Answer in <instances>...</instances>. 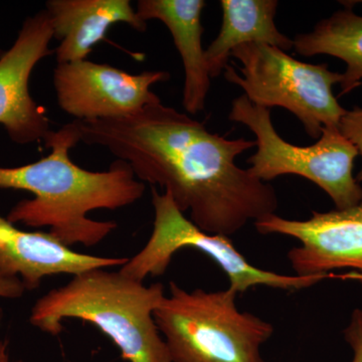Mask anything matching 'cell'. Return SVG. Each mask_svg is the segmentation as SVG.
I'll use <instances>...</instances> for the list:
<instances>
[{
    "label": "cell",
    "mask_w": 362,
    "mask_h": 362,
    "mask_svg": "<svg viewBox=\"0 0 362 362\" xmlns=\"http://www.w3.org/2000/svg\"><path fill=\"white\" fill-rule=\"evenodd\" d=\"M77 121L81 142L127 162L137 180L160 185L204 232L228 237L276 213L270 183L235 159L256 142L228 139L160 101L130 116Z\"/></svg>",
    "instance_id": "obj_1"
},
{
    "label": "cell",
    "mask_w": 362,
    "mask_h": 362,
    "mask_svg": "<svg viewBox=\"0 0 362 362\" xmlns=\"http://www.w3.org/2000/svg\"><path fill=\"white\" fill-rule=\"evenodd\" d=\"M44 142L51 153L40 160L20 168H0V188L33 194V199L18 202L6 220L30 228L47 226L52 237L69 247L96 246L118 225L90 220L88 214L135 204L144 194L145 183L120 159L107 171L86 170L74 163L69 152L81 142L76 120L51 131Z\"/></svg>",
    "instance_id": "obj_2"
},
{
    "label": "cell",
    "mask_w": 362,
    "mask_h": 362,
    "mask_svg": "<svg viewBox=\"0 0 362 362\" xmlns=\"http://www.w3.org/2000/svg\"><path fill=\"white\" fill-rule=\"evenodd\" d=\"M165 297L161 283H144L120 271L94 269L73 276L33 305L30 322L52 337L63 331V321L80 319L99 328L128 362H173L157 327L154 311Z\"/></svg>",
    "instance_id": "obj_3"
},
{
    "label": "cell",
    "mask_w": 362,
    "mask_h": 362,
    "mask_svg": "<svg viewBox=\"0 0 362 362\" xmlns=\"http://www.w3.org/2000/svg\"><path fill=\"white\" fill-rule=\"evenodd\" d=\"M238 295L230 288L189 292L170 282L154 319L173 362H265L261 349L274 326L240 311Z\"/></svg>",
    "instance_id": "obj_4"
},
{
    "label": "cell",
    "mask_w": 362,
    "mask_h": 362,
    "mask_svg": "<svg viewBox=\"0 0 362 362\" xmlns=\"http://www.w3.org/2000/svg\"><path fill=\"white\" fill-rule=\"evenodd\" d=\"M232 57L239 59L242 75L228 64L226 80L242 88L255 105L291 112L313 139H319L325 127H338L346 113L332 90L342 82V74L330 71L327 64L304 63L278 47L257 42L235 47Z\"/></svg>",
    "instance_id": "obj_5"
},
{
    "label": "cell",
    "mask_w": 362,
    "mask_h": 362,
    "mask_svg": "<svg viewBox=\"0 0 362 362\" xmlns=\"http://www.w3.org/2000/svg\"><path fill=\"white\" fill-rule=\"evenodd\" d=\"M228 119L256 136V153L247 159L255 177L269 182L282 175L302 176L329 195L337 209L362 201V187L352 173L358 151L337 126L324 128L315 144L297 146L279 135L270 109L252 103L245 95L233 100Z\"/></svg>",
    "instance_id": "obj_6"
},
{
    "label": "cell",
    "mask_w": 362,
    "mask_h": 362,
    "mask_svg": "<svg viewBox=\"0 0 362 362\" xmlns=\"http://www.w3.org/2000/svg\"><path fill=\"white\" fill-rule=\"evenodd\" d=\"M152 204L153 230L148 242L120 269L123 275L136 281L143 282L147 276L163 275L175 252L187 247L204 252L218 264L230 280L228 288L238 294H243L256 286L293 291L312 287L326 279H347L346 274L305 277L262 270L252 266L228 237L204 232L185 218L168 192L160 194L156 187L152 188Z\"/></svg>",
    "instance_id": "obj_7"
},
{
    "label": "cell",
    "mask_w": 362,
    "mask_h": 362,
    "mask_svg": "<svg viewBox=\"0 0 362 362\" xmlns=\"http://www.w3.org/2000/svg\"><path fill=\"white\" fill-rule=\"evenodd\" d=\"M169 78L168 71L132 75L115 66L84 59L57 64L54 88L59 108L75 120H101L130 116L160 101L151 87Z\"/></svg>",
    "instance_id": "obj_8"
},
{
    "label": "cell",
    "mask_w": 362,
    "mask_h": 362,
    "mask_svg": "<svg viewBox=\"0 0 362 362\" xmlns=\"http://www.w3.org/2000/svg\"><path fill=\"white\" fill-rule=\"evenodd\" d=\"M263 235L294 238L300 246L288 252L295 275H329L351 269L362 280V201L345 209L313 211L308 220L294 221L270 214L255 223Z\"/></svg>",
    "instance_id": "obj_9"
},
{
    "label": "cell",
    "mask_w": 362,
    "mask_h": 362,
    "mask_svg": "<svg viewBox=\"0 0 362 362\" xmlns=\"http://www.w3.org/2000/svg\"><path fill=\"white\" fill-rule=\"evenodd\" d=\"M51 18L40 11L26 18L11 49L0 54V125L18 144L45 141L52 131L45 110L30 96L35 66L52 54Z\"/></svg>",
    "instance_id": "obj_10"
},
{
    "label": "cell",
    "mask_w": 362,
    "mask_h": 362,
    "mask_svg": "<svg viewBox=\"0 0 362 362\" xmlns=\"http://www.w3.org/2000/svg\"><path fill=\"white\" fill-rule=\"evenodd\" d=\"M128 259L81 254L49 233L25 232L0 216V275L20 278L26 290L37 289L49 276L122 267Z\"/></svg>",
    "instance_id": "obj_11"
},
{
    "label": "cell",
    "mask_w": 362,
    "mask_h": 362,
    "mask_svg": "<svg viewBox=\"0 0 362 362\" xmlns=\"http://www.w3.org/2000/svg\"><path fill=\"white\" fill-rule=\"evenodd\" d=\"M45 11L51 18L54 39L59 42L54 51L58 64L87 59L116 23H126L137 32L147 30V23L129 0H49Z\"/></svg>",
    "instance_id": "obj_12"
},
{
    "label": "cell",
    "mask_w": 362,
    "mask_h": 362,
    "mask_svg": "<svg viewBox=\"0 0 362 362\" xmlns=\"http://www.w3.org/2000/svg\"><path fill=\"white\" fill-rule=\"evenodd\" d=\"M204 0H139L136 13L145 23L160 21L173 35L185 69L182 106L194 115L204 111L211 78L202 47Z\"/></svg>",
    "instance_id": "obj_13"
},
{
    "label": "cell",
    "mask_w": 362,
    "mask_h": 362,
    "mask_svg": "<svg viewBox=\"0 0 362 362\" xmlns=\"http://www.w3.org/2000/svg\"><path fill=\"white\" fill-rule=\"evenodd\" d=\"M223 23L218 37L206 49L211 78L220 77L228 65L232 52L242 45L264 44L287 52L294 42L278 30L275 23L276 0H221Z\"/></svg>",
    "instance_id": "obj_14"
},
{
    "label": "cell",
    "mask_w": 362,
    "mask_h": 362,
    "mask_svg": "<svg viewBox=\"0 0 362 362\" xmlns=\"http://www.w3.org/2000/svg\"><path fill=\"white\" fill-rule=\"evenodd\" d=\"M295 52L303 57L328 54L344 62L341 95L361 84L362 16L351 8L337 11L319 21L311 33H300L293 40Z\"/></svg>",
    "instance_id": "obj_15"
},
{
    "label": "cell",
    "mask_w": 362,
    "mask_h": 362,
    "mask_svg": "<svg viewBox=\"0 0 362 362\" xmlns=\"http://www.w3.org/2000/svg\"><path fill=\"white\" fill-rule=\"evenodd\" d=\"M340 132L356 146L359 156L362 157V108L354 107L347 110L338 125ZM357 182H362V168L357 173Z\"/></svg>",
    "instance_id": "obj_16"
},
{
    "label": "cell",
    "mask_w": 362,
    "mask_h": 362,
    "mask_svg": "<svg viewBox=\"0 0 362 362\" xmlns=\"http://www.w3.org/2000/svg\"><path fill=\"white\" fill-rule=\"evenodd\" d=\"M345 340L354 351L351 362H362V309L352 312L347 327L343 331Z\"/></svg>",
    "instance_id": "obj_17"
},
{
    "label": "cell",
    "mask_w": 362,
    "mask_h": 362,
    "mask_svg": "<svg viewBox=\"0 0 362 362\" xmlns=\"http://www.w3.org/2000/svg\"><path fill=\"white\" fill-rule=\"evenodd\" d=\"M26 291L25 286L20 278L0 275V298L18 299Z\"/></svg>",
    "instance_id": "obj_18"
},
{
    "label": "cell",
    "mask_w": 362,
    "mask_h": 362,
    "mask_svg": "<svg viewBox=\"0 0 362 362\" xmlns=\"http://www.w3.org/2000/svg\"><path fill=\"white\" fill-rule=\"evenodd\" d=\"M2 319H4V311L0 308V329H1ZM0 362H21L11 361L8 343L1 337V333H0Z\"/></svg>",
    "instance_id": "obj_19"
}]
</instances>
